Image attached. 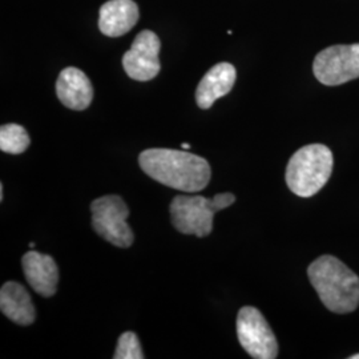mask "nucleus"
I'll return each instance as SVG.
<instances>
[{
	"mask_svg": "<svg viewBox=\"0 0 359 359\" xmlns=\"http://www.w3.org/2000/svg\"><path fill=\"white\" fill-rule=\"evenodd\" d=\"M139 163L151 179L181 192L205 189L212 176L210 165L204 157L184 151L147 149L140 154Z\"/></svg>",
	"mask_w": 359,
	"mask_h": 359,
	"instance_id": "f257e3e1",
	"label": "nucleus"
},
{
	"mask_svg": "<svg viewBox=\"0 0 359 359\" xmlns=\"http://www.w3.org/2000/svg\"><path fill=\"white\" fill-rule=\"evenodd\" d=\"M1 313L11 321L28 326L36 318V310L26 287L19 283H6L0 290Z\"/></svg>",
	"mask_w": 359,
	"mask_h": 359,
	"instance_id": "ddd939ff",
	"label": "nucleus"
},
{
	"mask_svg": "<svg viewBox=\"0 0 359 359\" xmlns=\"http://www.w3.org/2000/svg\"><path fill=\"white\" fill-rule=\"evenodd\" d=\"M237 72L229 63H218L201 79L196 90V103L201 109H209L213 103L231 92Z\"/></svg>",
	"mask_w": 359,
	"mask_h": 359,
	"instance_id": "f8f14e48",
	"label": "nucleus"
},
{
	"mask_svg": "<svg viewBox=\"0 0 359 359\" xmlns=\"http://www.w3.org/2000/svg\"><path fill=\"white\" fill-rule=\"evenodd\" d=\"M29 248H35V243H31V244H29Z\"/></svg>",
	"mask_w": 359,
	"mask_h": 359,
	"instance_id": "6ab92c4d",
	"label": "nucleus"
},
{
	"mask_svg": "<svg viewBox=\"0 0 359 359\" xmlns=\"http://www.w3.org/2000/svg\"><path fill=\"white\" fill-rule=\"evenodd\" d=\"M92 226L95 231L117 248H129L135 236L127 224L128 206L116 194L96 198L90 204Z\"/></svg>",
	"mask_w": 359,
	"mask_h": 359,
	"instance_id": "39448f33",
	"label": "nucleus"
},
{
	"mask_svg": "<svg viewBox=\"0 0 359 359\" xmlns=\"http://www.w3.org/2000/svg\"><path fill=\"white\" fill-rule=\"evenodd\" d=\"M308 276L322 304L337 314L359 306V277L337 257L321 256L309 266Z\"/></svg>",
	"mask_w": 359,
	"mask_h": 359,
	"instance_id": "f03ea898",
	"label": "nucleus"
},
{
	"mask_svg": "<svg viewBox=\"0 0 359 359\" xmlns=\"http://www.w3.org/2000/svg\"><path fill=\"white\" fill-rule=\"evenodd\" d=\"M139 7L133 0H109L100 8L99 28L105 36L118 38L136 26Z\"/></svg>",
	"mask_w": 359,
	"mask_h": 359,
	"instance_id": "9b49d317",
	"label": "nucleus"
},
{
	"mask_svg": "<svg viewBox=\"0 0 359 359\" xmlns=\"http://www.w3.org/2000/svg\"><path fill=\"white\" fill-rule=\"evenodd\" d=\"M161 41L158 36L145 29L132 43V47L123 56V67L130 79L137 81H149L160 72L158 53Z\"/></svg>",
	"mask_w": 359,
	"mask_h": 359,
	"instance_id": "6e6552de",
	"label": "nucleus"
},
{
	"mask_svg": "<svg viewBox=\"0 0 359 359\" xmlns=\"http://www.w3.org/2000/svg\"><path fill=\"white\" fill-rule=\"evenodd\" d=\"M313 72L323 86L335 87L359 77V43L337 44L322 50L314 59Z\"/></svg>",
	"mask_w": 359,
	"mask_h": 359,
	"instance_id": "423d86ee",
	"label": "nucleus"
},
{
	"mask_svg": "<svg viewBox=\"0 0 359 359\" xmlns=\"http://www.w3.org/2000/svg\"><path fill=\"white\" fill-rule=\"evenodd\" d=\"M236 201L234 194L219 193L213 198L203 196H177L170 204L172 224L182 234L205 237L213 229L215 215Z\"/></svg>",
	"mask_w": 359,
	"mask_h": 359,
	"instance_id": "20e7f679",
	"label": "nucleus"
},
{
	"mask_svg": "<svg viewBox=\"0 0 359 359\" xmlns=\"http://www.w3.org/2000/svg\"><path fill=\"white\" fill-rule=\"evenodd\" d=\"M237 337L245 351L256 359H274L278 355V342L269 323L259 310L245 306L237 316Z\"/></svg>",
	"mask_w": 359,
	"mask_h": 359,
	"instance_id": "0eeeda50",
	"label": "nucleus"
},
{
	"mask_svg": "<svg viewBox=\"0 0 359 359\" xmlns=\"http://www.w3.org/2000/svg\"><path fill=\"white\" fill-rule=\"evenodd\" d=\"M350 359H359V354H355V355H351Z\"/></svg>",
	"mask_w": 359,
	"mask_h": 359,
	"instance_id": "a211bd4d",
	"label": "nucleus"
},
{
	"mask_svg": "<svg viewBox=\"0 0 359 359\" xmlns=\"http://www.w3.org/2000/svg\"><path fill=\"white\" fill-rule=\"evenodd\" d=\"M181 148H182L184 151H188V149H191V145H189V144H187V142H184V144L181 145Z\"/></svg>",
	"mask_w": 359,
	"mask_h": 359,
	"instance_id": "dca6fc26",
	"label": "nucleus"
},
{
	"mask_svg": "<svg viewBox=\"0 0 359 359\" xmlns=\"http://www.w3.org/2000/svg\"><path fill=\"white\" fill-rule=\"evenodd\" d=\"M56 95L62 104L74 111H84L93 99V88L87 75L75 67L65 68L56 81Z\"/></svg>",
	"mask_w": 359,
	"mask_h": 359,
	"instance_id": "1a4fd4ad",
	"label": "nucleus"
},
{
	"mask_svg": "<svg viewBox=\"0 0 359 359\" xmlns=\"http://www.w3.org/2000/svg\"><path fill=\"white\" fill-rule=\"evenodd\" d=\"M3 197H4V196H3V184H1V185H0V201H3Z\"/></svg>",
	"mask_w": 359,
	"mask_h": 359,
	"instance_id": "f3484780",
	"label": "nucleus"
},
{
	"mask_svg": "<svg viewBox=\"0 0 359 359\" xmlns=\"http://www.w3.org/2000/svg\"><path fill=\"white\" fill-rule=\"evenodd\" d=\"M115 359H142L145 358L142 353L140 341L137 335L132 332L123 333L118 338L115 350Z\"/></svg>",
	"mask_w": 359,
	"mask_h": 359,
	"instance_id": "2eb2a0df",
	"label": "nucleus"
},
{
	"mask_svg": "<svg viewBox=\"0 0 359 359\" xmlns=\"http://www.w3.org/2000/svg\"><path fill=\"white\" fill-rule=\"evenodd\" d=\"M22 264L27 283L38 294L52 297L56 293L59 269L52 257L31 250L23 256Z\"/></svg>",
	"mask_w": 359,
	"mask_h": 359,
	"instance_id": "9d476101",
	"label": "nucleus"
},
{
	"mask_svg": "<svg viewBox=\"0 0 359 359\" xmlns=\"http://www.w3.org/2000/svg\"><path fill=\"white\" fill-rule=\"evenodd\" d=\"M29 147V136L19 124H6L0 128V149L6 154H20Z\"/></svg>",
	"mask_w": 359,
	"mask_h": 359,
	"instance_id": "4468645a",
	"label": "nucleus"
},
{
	"mask_svg": "<svg viewBox=\"0 0 359 359\" xmlns=\"http://www.w3.org/2000/svg\"><path fill=\"white\" fill-rule=\"evenodd\" d=\"M333 152L323 144H310L298 149L286 167V184L299 197H311L321 191L333 172Z\"/></svg>",
	"mask_w": 359,
	"mask_h": 359,
	"instance_id": "7ed1b4c3",
	"label": "nucleus"
}]
</instances>
